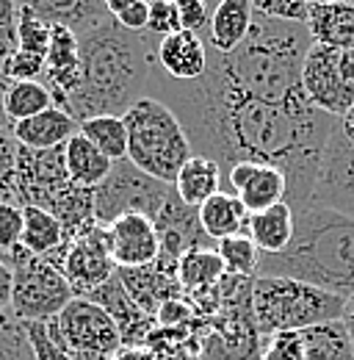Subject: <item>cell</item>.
Returning <instances> with one entry per match:
<instances>
[{
  "mask_svg": "<svg viewBox=\"0 0 354 360\" xmlns=\"http://www.w3.org/2000/svg\"><path fill=\"white\" fill-rule=\"evenodd\" d=\"M166 103L197 155L216 161L221 178L244 161L274 164L288 178V205H310L321 172L324 150L341 120L310 108H285L230 89L219 75L205 70L202 78L177 84L152 67L150 91Z\"/></svg>",
  "mask_w": 354,
  "mask_h": 360,
  "instance_id": "obj_1",
  "label": "cell"
},
{
  "mask_svg": "<svg viewBox=\"0 0 354 360\" xmlns=\"http://www.w3.org/2000/svg\"><path fill=\"white\" fill-rule=\"evenodd\" d=\"M310 47L313 37L308 25L271 20L255 11L247 39L232 53L208 47V70L247 97L299 111L313 105L302 86Z\"/></svg>",
  "mask_w": 354,
  "mask_h": 360,
  "instance_id": "obj_2",
  "label": "cell"
},
{
  "mask_svg": "<svg viewBox=\"0 0 354 360\" xmlns=\"http://www.w3.org/2000/svg\"><path fill=\"white\" fill-rule=\"evenodd\" d=\"M152 34L125 31L114 17L78 37L81 84L64 111L81 125L91 117H125V111L150 91L155 67Z\"/></svg>",
  "mask_w": 354,
  "mask_h": 360,
  "instance_id": "obj_3",
  "label": "cell"
},
{
  "mask_svg": "<svg viewBox=\"0 0 354 360\" xmlns=\"http://www.w3.org/2000/svg\"><path fill=\"white\" fill-rule=\"evenodd\" d=\"M294 241L280 255H261L255 277H291L338 297L354 294V217L310 202L294 211Z\"/></svg>",
  "mask_w": 354,
  "mask_h": 360,
  "instance_id": "obj_4",
  "label": "cell"
},
{
  "mask_svg": "<svg viewBox=\"0 0 354 360\" xmlns=\"http://www.w3.org/2000/svg\"><path fill=\"white\" fill-rule=\"evenodd\" d=\"M128 131V161L150 178L175 186L177 172L194 155L185 128L175 111L158 97L147 94L122 117Z\"/></svg>",
  "mask_w": 354,
  "mask_h": 360,
  "instance_id": "obj_5",
  "label": "cell"
},
{
  "mask_svg": "<svg viewBox=\"0 0 354 360\" xmlns=\"http://www.w3.org/2000/svg\"><path fill=\"white\" fill-rule=\"evenodd\" d=\"M346 300L291 277H255L252 311L261 338L343 319Z\"/></svg>",
  "mask_w": 354,
  "mask_h": 360,
  "instance_id": "obj_6",
  "label": "cell"
},
{
  "mask_svg": "<svg viewBox=\"0 0 354 360\" xmlns=\"http://www.w3.org/2000/svg\"><path fill=\"white\" fill-rule=\"evenodd\" d=\"M14 271V294H11V316L20 321H50L61 314L75 291L67 283L64 271L42 255H34L22 244L3 252Z\"/></svg>",
  "mask_w": 354,
  "mask_h": 360,
  "instance_id": "obj_7",
  "label": "cell"
},
{
  "mask_svg": "<svg viewBox=\"0 0 354 360\" xmlns=\"http://www.w3.org/2000/svg\"><path fill=\"white\" fill-rule=\"evenodd\" d=\"M172 191L175 186L150 178L128 158L114 161L108 178L94 188V222L108 227L125 214H141L147 219H155Z\"/></svg>",
  "mask_w": 354,
  "mask_h": 360,
  "instance_id": "obj_8",
  "label": "cell"
},
{
  "mask_svg": "<svg viewBox=\"0 0 354 360\" xmlns=\"http://www.w3.org/2000/svg\"><path fill=\"white\" fill-rule=\"evenodd\" d=\"M47 333L75 360H114L125 347L114 319L86 297H75L55 319H50Z\"/></svg>",
  "mask_w": 354,
  "mask_h": 360,
  "instance_id": "obj_9",
  "label": "cell"
},
{
  "mask_svg": "<svg viewBox=\"0 0 354 360\" xmlns=\"http://www.w3.org/2000/svg\"><path fill=\"white\" fill-rule=\"evenodd\" d=\"M302 86L318 111L343 120L354 108V50L313 45L305 58Z\"/></svg>",
  "mask_w": 354,
  "mask_h": 360,
  "instance_id": "obj_10",
  "label": "cell"
},
{
  "mask_svg": "<svg viewBox=\"0 0 354 360\" xmlns=\"http://www.w3.org/2000/svg\"><path fill=\"white\" fill-rule=\"evenodd\" d=\"M310 202L354 217V147L341 131V122L327 141L321 172H318Z\"/></svg>",
  "mask_w": 354,
  "mask_h": 360,
  "instance_id": "obj_11",
  "label": "cell"
},
{
  "mask_svg": "<svg viewBox=\"0 0 354 360\" xmlns=\"http://www.w3.org/2000/svg\"><path fill=\"white\" fill-rule=\"evenodd\" d=\"M61 271L75 297H88L103 283H108L117 274V264L108 250L105 227H91L81 238H75L61 261Z\"/></svg>",
  "mask_w": 354,
  "mask_h": 360,
  "instance_id": "obj_12",
  "label": "cell"
},
{
  "mask_svg": "<svg viewBox=\"0 0 354 360\" xmlns=\"http://www.w3.org/2000/svg\"><path fill=\"white\" fill-rule=\"evenodd\" d=\"M158 238H161V261L177 266V261L191 252V250H216V241L208 238V233L202 230L199 222V208L185 205L177 191H172V197L166 200L164 211L152 219Z\"/></svg>",
  "mask_w": 354,
  "mask_h": 360,
  "instance_id": "obj_13",
  "label": "cell"
},
{
  "mask_svg": "<svg viewBox=\"0 0 354 360\" xmlns=\"http://www.w3.org/2000/svg\"><path fill=\"white\" fill-rule=\"evenodd\" d=\"M221 191L235 194L249 214H258L288 200V178L274 164L244 161L221 178Z\"/></svg>",
  "mask_w": 354,
  "mask_h": 360,
  "instance_id": "obj_14",
  "label": "cell"
},
{
  "mask_svg": "<svg viewBox=\"0 0 354 360\" xmlns=\"http://www.w3.org/2000/svg\"><path fill=\"white\" fill-rule=\"evenodd\" d=\"M108 250L117 269H141L158 261L161 238L155 222L141 214H125L105 227Z\"/></svg>",
  "mask_w": 354,
  "mask_h": 360,
  "instance_id": "obj_15",
  "label": "cell"
},
{
  "mask_svg": "<svg viewBox=\"0 0 354 360\" xmlns=\"http://www.w3.org/2000/svg\"><path fill=\"white\" fill-rule=\"evenodd\" d=\"M39 81L44 84V89L50 91L53 105L64 111L70 94L81 84V47H78L75 34H70L64 28H53V39H50V50L44 56V70Z\"/></svg>",
  "mask_w": 354,
  "mask_h": 360,
  "instance_id": "obj_16",
  "label": "cell"
},
{
  "mask_svg": "<svg viewBox=\"0 0 354 360\" xmlns=\"http://www.w3.org/2000/svg\"><path fill=\"white\" fill-rule=\"evenodd\" d=\"M86 300H91L94 305H100L105 314L114 319V324L119 327V335H122V344L125 347H141V344H147V335L158 327L152 316L144 314L133 302V297L128 294V288L122 285L119 274H114L108 283H103L97 291H91Z\"/></svg>",
  "mask_w": 354,
  "mask_h": 360,
  "instance_id": "obj_17",
  "label": "cell"
},
{
  "mask_svg": "<svg viewBox=\"0 0 354 360\" xmlns=\"http://www.w3.org/2000/svg\"><path fill=\"white\" fill-rule=\"evenodd\" d=\"M155 64H158V72L169 81H177V84L197 81L208 70V45L194 31L164 37L155 47Z\"/></svg>",
  "mask_w": 354,
  "mask_h": 360,
  "instance_id": "obj_18",
  "label": "cell"
},
{
  "mask_svg": "<svg viewBox=\"0 0 354 360\" xmlns=\"http://www.w3.org/2000/svg\"><path fill=\"white\" fill-rule=\"evenodd\" d=\"M17 6L31 8L50 28H64L75 37H84L111 20L105 0H17Z\"/></svg>",
  "mask_w": 354,
  "mask_h": 360,
  "instance_id": "obj_19",
  "label": "cell"
},
{
  "mask_svg": "<svg viewBox=\"0 0 354 360\" xmlns=\"http://www.w3.org/2000/svg\"><path fill=\"white\" fill-rule=\"evenodd\" d=\"M117 274L133 297V302L152 319H155V311L161 302H166L172 297H183L180 283H177V266L161 261V258L141 269H117Z\"/></svg>",
  "mask_w": 354,
  "mask_h": 360,
  "instance_id": "obj_20",
  "label": "cell"
},
{
  "mask_svg": "<svg viewBox=\"0 0 354 360\" xmlns=\"http://www.w3.org/2000/svg\"><path fill=\"white\" fill-rule=\"evenodd\" d=\"M308 31L313 37V45L354 50V3H346V0L310 3Z\"/></svg>",
  "mask_w": 354,
  "mask_h": 360,
  "instance_id": "obj_21",
  "label": "cell"
},
{
  "mask_svg": "<svg viewBox=\"0 0 354 360\" xmlns=\"http://www.w3.org/2000/svg\"><path fill=\"white\" fill-rule=\"evenodd\" d=\"M8 134L25 150H58L75 134H81V125L61 108H47L42 114L14 122Z\"/></svg>",
  "mask_w": 354,
  "mask_h": 360,
  "instance_id": "obj_22",
  "label": "cell"
},
{
  "mask_svg": "<svg viewBox=\"0 0 354 360\" xmlns=\"http://www.w3.org/2000/svg\"><path fill=\"white\" fill-rule=\"evenodd\" d=\"M252 20H255L252 0H224L211 14V22H208V31L202 39L208 42V47H214L219 53H232L247 39Z\"/></svg>",
  "mask_w": 354,
  "mask_h": 360,
  "instance_id": "obj_23",
  "label": "cell"
},
{
  "mask_svg": "<svg viewBox=\"0 0 354 360\" xmlns=\"http://www.w3.org/2000/svg\"><path fill=\"white\" fill-rule=\"evenodd\" d=\"M249 217L252 214L244 208V202L230 191H216L211 200L199 205V222L211 241H221L230 236H249Z\"/></svg>",
  "mask_w": 354,
  "mask_h": 360,
  "instance_id": "obj_24",
  "label": "cell"
},
{
  "mask_svg": "<svg viewBox=\"0 0 354 360\" xmlns=\"http://www.w3.org/2000/svg\"><path fill=\"white\" fill-rule=\"evenodd\" d=\"M296 217L288 202L271 205L266 211H258L249 217V238L261 250V255H280L294 241Z\"/></svg>",
  "mask_w": 354,
  "mask_h": 360,
  "instance_id": "obj_25",
  "label": "cell"
},
{
  "mask_svg": "<svg viewBox=\"0 0 354 360\" xmlns=\"http://www.w3.org/2000/svg\"><path fill=\"white\" fill-rule=\"evenodd\" d=\"M224 274L227 269L216 250H191L177 261V283L183 297L188 300L214 291L224 280Z\"/></svg>",
  "mask_w": 354,
  "mask_h": 360,
  "instance_id": "obj_26",
  "label": "cell"
},
{
  "mask_svg": "<svg viewBox=\"0 0 354 360\" xmlns=\"http://www.w3.org/2000/svg\"><path fill=\"white\" fill-rule=\"evenodd\" d=\"M25 250H31L34 255H42L50 264L58 266L61 252H64V227L61 222L37 205H25L22 208V241Z\"/></svg>",
  "mask_w": 354,
  "mask_h": 360,
  "instance_id": "obj_27",
  "label": "cell"
},
{
  "mask_svg": "<svg viewBox=\"0 0 354 360\" xmlns=\"http://www.w3.org/2000/svg\"><path fill=\"white\" fill-rule=\"evenodd\" d=\"M175 191L177 197L191 205V208H199L205 200H211L216 191H221V169L216 161L205 158V155H191L183 169L177 172L175 178Z\"/></svg>",
  "mask_w": 354,
  "mask_h": 360,
  "instance_id": "obj_28",
  "label": "cell"
},
{
  "mask_svg": "<svg viewBox=\"0 0 354 360\" xmlns=\"http://www.w3.org/2000/svg\"><path fill=\"white\" fill-rule=\"evenodd\" d=\"M64 161H67L70 180L84 188H97L114 167V161L105 158L84 134H75L64 144Z\"/></svg>",
  "mask_w": 354,
  "mask_h": 360,
  "instance_id": "obj_29",
  "label": "cell"
},
{
  "mask_svg": "<svg viewBox=\"0 0 354 360\" xmlns=\"http://www.w3.org/2000/svg\"><path fill=\"white\" fill-rule=\"evenodd\" d=\"M308 360H354V341L343 319L302 330Z\"/></svg>",
  "mask_w": 354,
  "mask_h": 360,
  "instance_id": "obj_30",
  "label": "cell"
},
{
  "mask_svg": "<svg viewBox=\"0 0 354 360\" xmlns=\"http://www.w3.org/2000/svg\"><path fill=\"white\" fill-rule=\"evenodd\" d=\"M3 108H6L8 122L14 125V122L31 120L55 105H53V97L44 89L42 81H11L6 89V97H3Z\"/></svg>",
  "mask_w": 354,
  "mask_h": 360,
  "instance_id": "obj_31",
  "label": "cell"
},
{
  "mask_svg": "<svg viewBox=\"0 0 354 360\" xmlns=\"http://www.w3.org/2000/svg\"><path fill=\"white\" fill-rule=\"evenodd\" d=\"M81 134L111 161L128 158V131L122 117H91L81 122Z\"/></svg>",
  "mask_w": 354,
  "mask_h": 360,
  "instance_id": "obj_32",
  "label": "cell"
},
{
  "mask_svg": "<svg viewBox=\"0 0 354 360\" xmlns=\"http://www.w3.org/2000/svg\"><path fill=\"white\" fill-rule=\"evenodd\" d=\"M216 252L224 261L227 274H238V277H255L258 274V261H261V250L255 247V241L249 236H230L216 241Z\"/></svg>",
  "mask_w": 354,
  "mask_h": 360,
  "instance_id": "obj_33",
  "label": "cell"
},
{
  "mask_svg": "<svg viewBox=\"0 0 354 360\" xmlns=\"http://www.w3.org/2000/svg\"><path fill=\"white\" fill-rule=\"evenodd\" d=\"M50 39H53V28L42 22L31 8H22L20 6V17H17V47L14 50H22V53H31V56H47L50 50Z\"/></svg>",
  "mask_w": 354,
  "mask_h": 360,
  "instance_id": "obj_34",
  "label": "cell"
},
{
  "mask_svg": "<svg viewBox=\"0 0 354 360\" xmlns=\"http://www.w3.org/2000/svg\"><path fill=\"white\" fill-rule=\"evenodd\" d=\"M0 360H37L25 333V321L11 314L0 316Z\"/></svg>",
  "mask_w": 354,
  "mask_h": 360,
  "instance_id": "obj_35",
  "label": "cell"
},
{
  "mask_svg": "<svg viewBox=\"0 0 354 360\" xmlns=\"http://www.w3.org/2000/svg\"><path fill=\"white\" fill-rule=\"evenodd\" d=\"M261 360H308L302 330L274 333L268 338H261Z\"/></svg>",
  "mask_w": 354,
  "mask_h": 360,
  "instance_id": "obj_36",
  "label": "cell"
},
{
  "mask_svg": "<svg viewBox=\"0 0 354 360\" xmlns=\"http://www.w3.org/2000/svg\"><path fill=\"white\" fill-rule=\"evenodd\" d=\"M17 155L14 136L0 134V202H17Z\"/></svg>",
  "mask_w": 354,
  "mask_h": 360,
  "instance_id": "obj_37",
  "label": "cell"
},
{
  "mask_svg": "<svg viewBox=\"0 0 354 360\" xmlns=\"http://www.w3.org/2000/svg\"><path fill=\"white\" fill-rule=\"evenodd\" d=\"M183 31L180 14H177L175 0H150V22H147V34L164 39Z\"/></svg>",
  "mask_w": 354,
  "mask_h": 360,
  "instance_id": "obj_38",
  "label": "cell"
},
{
  "mask_svg": "<svg viewBox=\"0 0 354 360\" xmlns=\"http://www.w3.org/2000/svg\"><path fill=\"white\" fill-rule=\"evenodd\" d=\"M252 8L258 14H263V17H271V20L308 25V0H252Z\"/></svg>",
  "mask_w": 354,
  "mask_h": 360,
  "instance_id": "obj_39",
  "label": "cell"
},
{
  "mask_svg": "<svg viewBox=\"0 0 354 360\" xmlns=\"http://www.w3.org/2000/svg\"><path fill=\"white\" fill-rule=\"evenodd\" d=\"M44 70V58L42 56H31V53H22V50H11L3 61V75L11 81H39Z\"/></svg>",
  "mask_w": 354,
  "mask_h": 360,
  "instance_id": "obj_40",
  "label": "cell"
},
{
  "mask_svg": "<svg viewBox=\"0 0 354 360\" xmlns=\"http://www.w3.org/2000/svg\"><path fill=\"white\" fill-rule=\"evenodd\" d=\"M25 333H28V341H31V349H34L37 360H75L64 347H58L50 338L47 321H25Z\"/></svg>",
  "mask_w": 354,
  "mask_h": 360,
  "instance_id": "obj_41",
  "label": "cell"
},
{
  "mask_svg": "<svg viewBox=\"0 0 354 360\" xmlns=\"http://www.w3.org/2000/svg\"><path fill=\"white\" fill-rule=\"evenodd\" d=\"M22 241V205L0 202V252L14 250Z\"/></svg>",
  "mask_w": 354,
  "mask_h": 360,
  "instance_id": "obj_42",
  "label": "cell"
},
{
  "mask_svg": "<svg viewBox=\"0 0 354 360\" xmlns=\"http://www.w3.org/2000/svg\"><path fill=\"white\" fill-rule=\"evenodd\" d=\"M194 319H197L194 305L185 297H172V300L161 302L158 311H155V324L158 327H188Z\"/></svg>",
  "mask_w": 354,
  "mask_h": 360,
  "instance_id": "obj_43",
  "label": "cell"
},
{
  "mask_svg": "<svg viewBox=\"0 0 354 360\" xmlns=\"http://www.w3.org/2000/svg\"><path fill=\"white\" fill-rule=\"evenodd\" d=\"M183 31H194L199 37H205L208 22H211V8L205 0H175Z\"/></svg>",
  "mask_w": 354,
  "mask_h": 360,
  "instance_id": "obj_44",
  "label": "cell"
},
{
  "mask_svg": "<svg viewBox=\"0 0 354 360\" xmlns=\"http://www.w3.org/2000/svg\"><path fill=\"white\" fill-rule=\"evenodd\" d=\"M17 17H20L17 0H0V42L11 50L17 47Z\"/></svg>",
  "mask_w": 354,
  "mask_h": 360,
  "instance_id": "obj_45",
  "label": "cell"
},
{
  "mask_svg": "<svg viewBox=\"0 0 354 360\" xmlns=\"http://www.w3.org/2000/svg\"><path fill=\"white\" fill-rule=\"evenodd\" d=\"M125 31H133V34H141L147 31V22H150V0H141L131 8H125L119 17H114Z\"/></svg>",
  "mask_w": 354,
  "mask_h": 360,
  "instance_id": "obj_46",
  "label": "cell"
},
{
  "mask_svg": "<svg viewBox=\"0 0 354 360\" xmlns=\"http://www.w3.org/2000/svg\"><path fill=\"white\" fill-rule=\"evenodd\" d=\"M11 294H14V271L6 255L0 252V316L11 314Z\"/></svg>",
  "mask_w": 354,
  "mask_h": 360,
  "instance_id": "obj_47",
  "label": "cell"
},
{
  "mask_svg": "<svg viewBox=\"0 0 354 360\" xmlns=\"http://www.w3.org/2000/svg\"><path fill=\"white\" fill-rule=\"evenodd\" d=\"M3 61L6 58H0V134H8L11 131V122H8L6 108H3V97H6V89H8V78L3 75Z\"/></svg>",
  "mask_w": 354,
  "mask_h": 360,
  "instance_id": "obj_48",
  "label": "cell"
},
{
  "mask_svg": "<svg viewBox=\"0 0 354 360\" xmlns=\"http://www.w3.org/2000/svg\"><path fill=\"white\" fill-rule=\"evenodd\" d=\"M114 360H155V355L147 347H122Z\"/></svg>",
  "mask_w": 354,
  "mask_h": 360,
  "instance_id": "obj_49",
  "label": "cell"
},
{
  "mask_svg": "<svg viewBox=\"0 0 354 360\" xmlns=\"http://www.w3.org/2000/svg\"><path fill=\"white\" fill-rule=\"evenodd\" d=\"M136 3H141V0H105V8H108L111 17H119L125 8H131Z\"/></svg>",
  "mask_w": 354,
  "mask_h": 360,
  "instance_id": "obj_50",
  "label": "cell"
},
{
  "mask_svg": "<svg viewBox=\"0 0 354 360\" xmlns=\"http://www.w3.org/2000/svg\"><path fill=\"white\" fill-rule=\"evenodd\" d=\"M343 324H346V330H349V335H352V341H354V294L346 297V305H343Z\"/></svg>",
  "mask_w": 354,
  "mask_h": 360,
  "instance_id": "obj_51",
  "label": "cell"
},
{
  "mask_svg": "<svg viewBox=\"0 0 354 360\" xmlns=\"http://www.w3.org/2000/svg\"><path fill=\"white\" fill-rule=\"evenodd\" d=\"M341 131H343V136L349 139V144L354 147V108L341 120Z\"/></svg>",
  "mask_w": 354,
  "mask_h": 360,
  "instance_id": "obj_52",
  "label": "cell"
},
{
  "mask_svg": "<svg viewBox=\"0 0 354 360\" xmlns=\"http://www.w3.org/2000/svg\"><path fill=\"white\" fill-rule=\"evenodd\" d=\"M205 3H208V8H211V14H214V11H216V6H219V3H224V0H205Z\"/></svg>",
  "mask_w": 354,
  "mask_h": 360,
  "instance_id": "obj_53",
  "label": "cell"
},
{
  "mask_svg": "<svg viewBox=\"0 0 354 360\" xmlns=\"http://www.w3.org/2000/svg\"><path fill=\"white\" fill-rule=\"evenodd\" d=\"M8 53H11V47H8V45H3V42H0V58H6Z\"/></svg>",
  "mask_w": 354,
  "mask_h": 360,
  "instance_id": "obj_54",
  "label": "cell"
}]
</instances>
